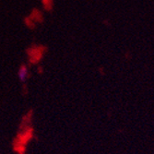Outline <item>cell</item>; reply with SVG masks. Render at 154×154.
Wrapping results in <instances>:
<instances>
[{
  "instance_id": "1",
  "label": "cell",
  "mask_w": 154,
  "mask_h": 154,
  "mask_svg": "<svg viewBox=\"0 0 154 154\" xmlns=\"http://www.w3.org/2000/svg\"><path fill=\"white\" fill-rule=\"evenodd\" d=\"M28 77H29V69L25 65H22L18 71V78L20 82H25Z\"/></svg>"
}]
</instances>
